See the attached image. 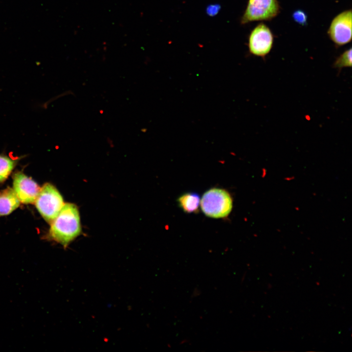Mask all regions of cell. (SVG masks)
<instances>
[{
  "label": "cell",
  "instance_id": "obj_1",
  "mask_svg": "<svg viewBox=\"0 0 352 352\" xmlns=\"http://www.w3.org/2000/svg\"><path fill=\"white\" fill-rule=\"evenodd\" d=\"M50 224L49 238L66 248L81 233L77 206L71 203H65Z\"/></svg>",
  "mask_w": 352,
  "mask_h": 352
},
{
  "label": "cell",
  "instance_id": "obj_2",
  "mask_svg": "<svg viewBox=\"0 0 352 352\" xmlns=\"http://www.w3.org/2000/svg\"><path fill=\"white\" fill-rule=\"evenodd\" d=\"M204 214L212 218H222L227 216L232 208V199L226 190L214 188L203 194L200 201Z\"/></svg>",
  "mask_w": 352,
  "mask_h": 352
},
{
  "label": "cell",
  "instance_id": "obj_3",
  "mask_svg": "<svg viewBox=\"0 0 352 352\" xmlns=\"http://www.w3.org/2000/svg\"><path fill=\"white\" fill-rule=\"evenodd\" d=\"M35 202L40 214L49 223L57 217L65 204L59 192L49 183L44 184L40 189Z\"/></svg>",
  "mask_w": 352,
  "mask_h": 352
},
{
  "label": "cell",
  "instance_id": "obj_4",
  "mask_svg": "<svg viewBox=\"0 0 352 352\" xmlns=\"http://www.w3.org/2000/svg\"><path fill=\"white\" fill-rule=\"evenodd\" d=\"M280 9L277 0H248L241 23L271 20L278 14Z\"/></svg>",
  "mask_w": 352,
  "mask_h": 352
},
{
  "label": "cell",
  "instance_id": "obj_5",
  "mask_svg": "<svg viewBox=\"0 0 352 352\" xmlns=\"http://www.w3.org/2000/svg\"><path fill=\"white\" fill-rule=\"evenodd\" d=\"M352 15L351 9L344 11L332 20L328 33L337 45H343L352 39Z\"/></svg>",
  "mask_w": 352,
  "mask_h": 352
},
{
  "label": "cell",
  "instance_id": "obj_6",
  "mask_svg": "<svg viewBox=\"0 0 352 352\" xmlns=\"http://www.w3.org/2000/svg\"><path fill=\"white\" fill-rule=\"evenodd\" d=\"M273 40V35L269 28L264 24H259L250 34L248 40L249 51L254 55L264 58L270 52Z\"/></svg>",
  "mask_w": 352,
  "mask_h": 352
},
{
  "label": "cell",
  "instance_id": "obj_7",
  "mask_svg": "<svg viewBox=\"0 0 352 352\" xmlns=\"http://www.w3.org/2000/svg\"><path fill=\"white\" fill-rule=\"evenodd\" d=\"M40 189L35 181L22 173L18 172L14 175L13 190L21 202H35Z\"/></svg>",
  "mask_w": 352,
  "mask_h": 352
},
{
  "label": "cell",
  "instance_id": "obj_8",
  "mask_svg": "<svg viewBox=\"0 0 352 352\" xmlns=\"http://www.w3.org/2000/svg\"><path fill=\"white\" fill-rule=\"evenodd\" d=\"M20 203L13 189L8 188L0 192V216L10 214L19 207Z\"/></svg>",
  "mask_w": 352,
  "mask_h": 352
},
{
  "label": "cell",
  "instance_id": "obj_9",
  "mask_svg": "<svg viewBox=\"0 0 352 352\" xmlns=\"http://www.w3.org/2000/svg\"><path fill=\"white\" fill-rule=\"evenodd\" d=\"M180 207L187 213L196 212L200 203L199 196L195 193H188L180 196L178 199Z\"/></svg>",
  "mask_w": 352,
  "mask_h": 352
},
{
  "label": "cell",
  "instance_id": "obj_10",
  "mask_svg": "<svg viewBox=\"0 0 352 352\" xmlns=\"http://www.w3.org/2000/svg\"><path fill=\"white\" fill-rule=\"evenodd\" d=\"M18 161V159H13L4 154H0V182L7 178Z\"/></svg>",
  "mask_w": 352,
  "mask_h": 352
},
{
  "label": "cell",
  "instance_id": "obj_11",
  "mask_svg": "<svg viewBox=\"0 0 352 352\" xmlns=\"http://www.w3.org/2000/svg\"><path fill=\"white\" fill-rule=\"evenodd\" d=\"M334 67L341 70L343 67L352 66V48L346 50L341 54L335 61Z\"/></svg>",
  "mask_w": 352,
  "mask_h": 352
},
{
  "label": "cell",
  "instance_id": "obj_12",
  "mask_svg": "<svg viewBox=\"0 0 352 352\" xmlns=\"http://www.w3.org/2000/svg\"><path fill=\"white\" fill-rule=\"evenodd\" d=\"M292 17L293 20L297 23L303 26L307 24L308 16L305 11L297 10L293 12Z\"/></svg>",
  "mask_w": 352,
  "mask_h": 352
},
{
  "label": "cell",
  "instance_id": "obj_13",
  "mask_svg": "<svg viewBox=\"0 0 352 352\" xmlns=\"http://www.w3.org/2000/svg\"><path fill=\"white\" fill-rule=\"evenodd\" d=\"M220 6L218 4H211L206 8V13L208 15L214 16L217 15L220 11Z\"/></svg>",
  "mask_w": 352,
  "mask_h": 352
}]
</instances>
